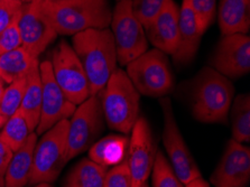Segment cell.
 <instances>
[{"instance_id":"cell-1","label":"cell","mask_w":250,"mask_h":187,"mask_svg":"<svg viewBox=\"0 0 250 187\" xmlns=\"http://www.w3.org/2000/svg\"><path fill=\"white\" fill-rule=\"evenodd\" d=\"M42 8L58 35L74 36L111 24L110 0H42Z\"/></svg>"},{"instance_id":"cell-2","label":"cell","mask_w":250,"mask_h":187,"mask_svg":"<svg viewBox=\"0 0 250 187\" xmlns=\"http://www.w3.org/2000/svg\"><path fill=\"white\" fill-rule=\"evenodd\" d=\"M72 48L82 64L90 93H100L117 68V53L111 29H88L74 35Z\"/></svg>"},{"instance_id":"cell-3","label":"cell","mask_w":250,"mask_h":187,"mask_svg":"<svg viewBox=\"0 0 250 187\" xmlns=\"http://www.w3.org/2000/svg\"><path fill=\"white\" fill-rule=\"evenodd\" d=\"M191 109L195 120L203 124H225L228 120L234 87L230 79L204 66L191 82Z\"/></svg>"},{"instance_id":"cell-4","label":"cell","mask_w":250,"mask_h":187,"mask_svg":"<svg viewBox=\"0 0 250 187\" xmlns=\"http://www.w3.org/2000/svg\"><path fill=\"white\" fill-rule=\"evenodd\" d=\"M99 94L104 120L112 130L127 135L139 117L140 94L126 71L117 67Z\"/></svg>"},{"instance_id":"cell-5","label":"cell","mask_w":250,"mask_h":187,"mask_svg":"<svg viewBox=\"0 0 250 187\" xmlns=\"http://www.w3.org/2000/svg\"><path fill=\"white\" fill-rule=\"evenodd\" d=\"M67 130L69 119L60 121L43 133L37 141L33 154V166L28 185L40 183L52 184L58 179L67 163Z\"/></svg>"},{"instance_id":"cell-6","label":"cell","mask_w":250,"mask_h":187,"mask_svg":"<svg viewBox=\"0 0 250 187\" xmlns=\"http://www.w3.org/2000/svg\"><path fill=\"white\" fill-rule=\"evenodd\" d=\"M126 66L128 78L139 94L161 99L175 84L167 55L160 49H149Z\"/></svg>"},{"instance_id":"cell-7","label":"cell","mask_w":250,"mask_h":187,"mask_svg":"<svg viewBox=\"0 0 250 187\" xmlns=\"http://www.w3.org/2000/svg\"><path fill=\"white\" fill-rule=\"evenodd\" d=\"M104 116L99 94H91L77 105L69 120L66 160L89 150L104 130Z\"/></svg>"},{"instance_id":"cell-8","label":"cell","mask_w":250,"mask_h":187,"mask_svg":"<svg viewBox=\"0 0 250 187\" xmlns=\"http://www.w3.org/2000/svg\"><path fill=\"white\" fill-rule=\"evenodd\" d=\"M110 26L117 61L121 66H126L131 61L148 51L145 29L132 13L131 0L117 1L115 9L112 10Z\"/></svg>"},{"instance_id":"cell-9","label":"cell","mask_w":250,"mask_h":187,"mask_svg":"<svg viewBox=\"0 0 250 187\" xmlns=\"http://www.w3.org/2000/svg\"><path fill=\"white\" fill-rule=\"evenodd\" d=\"M50 62L54 80L70 102L79 105L90 97L85 72L74 49L66 41H61L53 49Z\"/></svg>"},{"instance_id":"cell-10","label":"cell","mask_w":250,"mask_h":187,"mask_svg":"<svg viewBox=\"0 0 250 187\" xmlns=\"http://www.w3.org/2000/svg\"><path fill=\"white\" fill-rule=\"evenodd\" d=\"M160 104L163 112V144L169 158V164L180 181L187 185L201 176L198 164L193 158L188 145L177 125L170 99L161 98Z\"/></svg>"},{"instance_id":"cell-11","label":"cell","mask_w":250,"mask_h":187,"mask_svg":"<svg viewBox=\"0 0 250 187\" xmlns=\"http://www.w3.org/2000/svg\"><path fill=\"white\" fill-rule=\"evenodd\" d=\"M156 152V143L148 121L145 117H138L131 129L127 152L131 187H140L147 182L153 169Z\"/></svg>"},{"instance_id":"cell-12","label":"cell","mask_w":250,"mask_h":187,"mask_svg":"<svg viewBox=\"0 0 250 187\" xmlns=\"http://www.w3.org/2000/svg\"><path fill=\"white\" fill-rule=\"evenodd\" d=\"M17 27L21 34V47L35 59H39L58 37V33L42 8V0L22 5Z\"/></svg>"},{"instance_id":"cell-13","label":"cell","mask_w":250,"mask_h":187,"mask_svg":"<svg viewBox=\"0 0 250 187\" xmlns=\"http://www.w3.org/2000/svg\"><path fill=\"white\" fill-rule=\"evenodd\" d=\"M40 72L43 99L40 122L35 130L37 136L50 130L60 121L69 119L77 109V105L69 101L54 80L50 60L40 63Z\"/></svg>"},{"instance_id":"cell-14","label":"cell","mask_w":250,"mask_h":187,"mask_svg":"<svg viewBox=\"0 0 250 187\" xmlns=\"http://www.w3.org/2000/svg\"><path fill=\"white\" fill-rule=\"evenodd\" d=\"M212 68L228 79H239L250 71V38L245 34L222 36L210 57Z\"/></svg>"},{"instance_id":"cell-15","label":"cell","mask_w":250,"mask_h":187,"mask_svg":"<svg viewBox=\"0 0 250 187\" xmlns=\"http://www.w3.org/2000/svg\"><path fill=\"white\" fill-rule=\"evenodd\" d=\"M210 181L215 187H247L250 181L249 147L231 138Z\"/></svg>"},{"instance_id":"cell-16","label":"cell","mask_w":250,"mask_h":187,"mask_svg":"<svg viewBox=\"0 0 250 187\" xmlns=\"http://www.w3.org/2000/svg\"><path fill=\"white\" fill-rule=\"evenodd\" d=\"M180 7L173 0L144 27L148 43L166 55H173L176 51Z\"/></svg>"},{"instance_id":"cell-17","label":"cell","mask_w":250,"mask_h":187,"mask_svg":"<svg viewBox=\"0 0 250 187\" xmlns=\"http://www.w3.org/2000/svg\"><path fill=\"white\" fill-rule=\"evenodd\" d=\"M201 37L202 34L198 28L191 0H183L180 8L179 41H177L176 51L172 55L175 65H188L194 60L200 47Z\"/></svg>"},{"instance_id":"cell-18","label":"cell","mask_w":250,"mask_h":187,"mask_svg":"<svg viewBox=\"0 0 250 187\" xmlns=\"http://www.w3.org/2000/svg\"><path fill=\"white\" fill-rule=\"evenodd\" d=\"M218 22L221 35L245 34L250 30V0H220Z\"/></svg>"},{"instance_id":"cell-19","label":"cell","mask_w":250,"mask_h":187,"mask_svg":"<svg viewBox=\"0 0 250 187\" xmlns=\"http://www.w3.org/2000/svg\"><path fill=\"white\" fill-rule=\"evenodd\" d=\"M36 143V132H32L26 143L16 151H14L13 158L10 160L3 179L5 187H25L28 184Z\"/></svg>"},{"instance_id":"cell-20","label":"cell","mask_w":250,"mask_h":187,"mask_svg":"<svg viewBox=\"0 0 250 187\" xmlns=\"http://www.w3.org/2000/svg\"><path fill=\"white\" fill-rule=\"evenodd\" d=\"M129 139L126 136L110 135L97 140L89 149V159L101 166H116L127 157Z\"/></svg>"},{"instance_id":"cell-21","label":"cell","mask_w":250,"mask_h":187,"mask_svg":"<svg viewBox=\"0 0 250 187\" xmlns=\"http://www.w3.org/2000/svg\"><path fill=\"white\" fill-rule=\"evenodd\" d=\"M42 99H43V87H42L39 62L27 75V85L20 108L21 113L24 116L33 132H35L40 122Z\"/></svg>"},{"instance_id":"cell-22","label":"cell","mask_w":250,"mask_h":187,"mask_svg":"<svg viewBox=\"0 0 250 187\" xmlns=\"http://www.w3.org/2000/svg\"><path fill=\"white\" fill-rule=\"evenodd\" d=\"M107 171V167L83 158L67 173L62 187H102Z\"/></svg>"},{"instance_id":"cell-23","label":"cell","mask_w":250,"mask_h":187,"mask_svg":"<svg viewBox=\"0 0 250 187\" xmlns=\"http://www.w3.org/2000/svg\"><path fill=\"white\" fill-rule=\"evenodd\" d=\"M37 63L39 59L33 57L21 46L18 47L0 56V79L10 84L27 75Z\"/></svg>"},{"instance_id":"cell-24","label":"cell","mask_w":250,"mask_h":187,"mask_svg":"<svg viewBox=\"0 0 250 187\" xmlns=\"http://www.w3.org/2000/svg\"><path fill=\"white\" fill-rule=\"evenodd\" d=\"M231 127L232 139L238 143L250 141V95L239 94L233 98L231 103Z\"/></svg>"},{"instance_id":"cell-25","label":"cell","mask_w":250,"mask_h":187,"mask_svg":"<svg viewBox=\"0 0 250 187\" xmlns=\"http://www.w3.org/2000/svg\"><path fill=\"white\" fill-rule=\"evenodd\" d=\"M32 132L27 121L20 110L9 117L3 124L2 128L0 129V136L13 151H16L18 148H21Z\"/></svg>"},{"instance_id":"cell-26","label":"cell","mask_w":250,"mask_h":187,"mask_svg":"<svg viewBox=\"0 0 250 187\" xmlns=\"http://www.w3.org/2000/svg\"><path fill=\"white\" fill-rule=\"evenodd\" d=\"M27 75L11 82L10 84H7L0 101V116L8 119L20 110L27 85Z\"/></svg>"},{"instance_id":"cell-27","label":"cell","mask_w":250,"mask_h":187,"mask_svg":"<svg viewBox=\"0 0 250 187\" xmlns=\"http://www.w3.org/2000/svg\"><path fill=\"white\" fill-rule=\"evenodd\" d=\"M151 183L153 187H184L185 185L176 176L167 158L161 150L155 156L153 169H151Z\"/></svg>"},{"instance_id":"cell-28","label":"cell","mask_w":250,"mask_h":187,"mask_svg":"<svg viewBox=\"0 0 250 187\" xmlns=\"http://www.w3.org/2000/svg\"><path fill=\"white\" fill-rule=\"evenodd\" d=\"M170 1L173 0H131L132 13L145 27Z\"/></svg>"},{"instance_id":"cell-29","label":"cell","mask_w":250,"mask_h":187,"mask_svg":"<svg viewBox=\"0 0 250 187\" xmlns=\"http://www.w3.org/2000/svg\"><path fill=\"white\" fill-rule=\"evenodd\" d=\"M191 6L200 33L203 34L212 25L217 11V0H191Z\"/></svg>"},{"instance_id":"cell-30","label":"cell","mask_w":250,"mask_h":187,"mask_svg":"<svg viewBox=\"0 0 250 187\" xmlns=\"http://www.w3.org/2000/svg\"><path fill=\"white\" fill-rule=\"evenodd\" d=\"M102 187H131V177L127 157L118 165L108 169Z\"/></svg>"},{"instance_id":"cell-31","label":"cell","mask_w":250,"mask_h":187,"mask_svg":"<svg viewBox=\"0 0 250 187\" xmlns=\"http://www.w3.org/2000/svg\"><path fill=\"white\" fill-rule=\"evenodd\" d=\"M22 5L18 0H0V34L17 22Z\"/></svg>"},{"instance_id":"cell-32","label":"cell","mask_w":250,"mask_h":187,"mask_svg":"<svg viewBox=\"0 0 250 187\" xmlns=\"http://www.w3.org/2000/svg\"><path fill=\"white\" fill-rule=\"evenodd\" d=\"M21 46V40L17 22L0 34V56Z\"/></svg>"},{"instance_id":"cell-33","label":"cell","mask_w":250,"mask_h":187,"mask_svg":"<svg viewBox=\"0 0 250 187\" xmlns=\"http://www.w3.org/2000/svg\"><path fill=\"white\" fill-rule=\"evenodd\" d=\"M13 149H11L8 145L3 141L1 136H0V183H1V184H3L6 170L8 168V165L11 158H13Z\"/></svg>"},{"instance_id":"cell-34","label":"cell","mask_w":250,"mask_h":187,"mask_svg":"<svg viewBox=\"0 0 250 187\" xmlns=\"http://www.w3.org/2000/svg\"><path fill=\"white\" fill-rule=\"evenodd\" d=\"M184 187H210V185L208 184V182L206 179H203L202 177H198L195 179H193L190 183H188Z\"/></svg>"},{"instance_id":"cell-35","label":"cell","mask_w":250,"mask_h":187,"mask_svg":"<svg viewBox=\"0 0 250 187\" xmlns=\"http://www.w3.org/2000/svg\"><path fill=\"white\" fill-rule=\"evenodd\" d=\"M5 89H6V83L0 79V101H1V98L3 95V92H5Z\"/></svg>"},{"instance_id":"cell-36","label":"cell","mask_w":250,"mask_h":187,"mask_svg":"<svg viewBox=\"0 0 250 187\" xmlns=\"http://www.w3.org/2000/svg\"><path fill=\"white\" fill-rule=\"evenodd\" d=\"M33 187H53L52 184H48V183H40V184L33 185Z\"/></svg>"},{"instance_id":"cell-37","label":"cell","mask_w":250,"mask_h":187,"mask_svg":"<svg viewBox=\"0 0 250 187\" xmlns=\"http://www.w3.org/2000/svg\"><path fill=\"white\" fill-rule=\"evenodd\" d=\"M6 120H7V118L0 116V129L2 128V125H3V124H5V122H6Z\"/></svg>"},{"instance_id":"cell-38","label":"cell","mask_w":250,"mask_h":187,"mask_svg":"<svg viewBox=\"0 0 250 187\" xmlns=\"http://www.w3.org/2000/svg\"><path fill=\"white\" fill-rule=\"evenodd\" d=\"M18 1H21V2H22V3H27V2L35 1V0H18Z\"/></svg>"},{"instance_id":"cell-39","label":"cell","mask_w":250,"mask_h":187,"mask_svg":"<svg viewBox=\"0 0 250 187\" xmlns=\"http://www.w3.org/2000/svg\"><path fill=\"white\" fill-rule=\"evenodd\" d=\"M140 187H149V186H148V184H147V182H146V183H145V184H143V185H142V186H140Z\"/></svg>"},{"instance_id":"cell-40","label":"cell","mask_w":250,"mask_h":187,"mask_svg":"<svg viewBox=\"0 0 250 187\" xmlns=\"http://www.w3.org/2000/svg\"><path fill=\"white\" fill-rule=\"evenodd\" d=\"M0 187H5V185H3V184H1V183H0Z\"/></svg>"},{"instance_id":"cell-41","label":"cell","mask_w":250,"mask_h":187,"mask_svg":"<svg viewBox=\"0 0 250 187\" xmlns=\"http://www.w3.org/2000/svg\"><path fill=\"white\" fill-rule=\"evenodd\" d=\"M117 1H120V0H117Z\"/></svg>"}]
</instances>
